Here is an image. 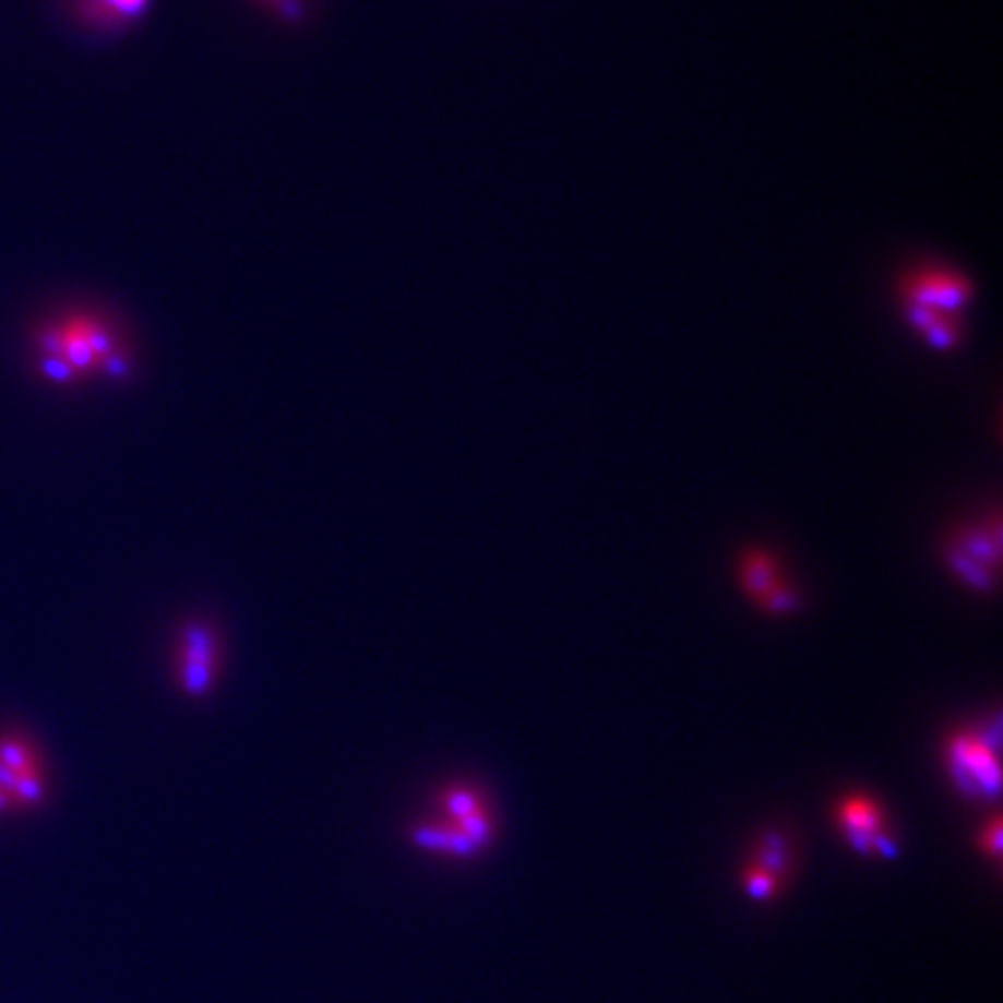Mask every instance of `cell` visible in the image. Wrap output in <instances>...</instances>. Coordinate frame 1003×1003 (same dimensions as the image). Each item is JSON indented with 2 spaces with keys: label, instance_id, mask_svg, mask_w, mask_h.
I'll list each match as a JSON object with an SVG mask.
<instances>
[{
  "label": "cell",
  "instance_id": "obj_13",
  "mask_svg": "<svg viewBox=\"0 0 1003 1003\" xmlns=\"http://www.w3.org/2000/svg\"><path fill=\"white\" fill-rule=\"evenodd\" d=\"M14 783H16V774L10 767H5L3 762H0V790H5L8 795H12Z\"/></svg>",
  "mask_w": 1003,
  "mask_h": 1003
},
{
  "label": "cell",
  "instance_id": "obj_1",
  "mask_svg": "<svg viewBox=\"0 0 1003 1003\" xmlns=\"http://www.w3.org/2000/svg\"><path fill=\"white\" fill-rule=\"evenodd\" d=\"M892 296L908 333L929 351L953 354L964 344L976 300V284L964 267L941 259L910 261L895 275Z\"/></svg>",
  "mask_w": 1003,
  "mask_h": 1003
},
{
  "label": "cell",
  "instance_id": "obj_14",
  "mask_svg": "<svg viewBox=\"0 0 1003 1003\" xmlns=\"http://www.w3.org/2000/svg\"><path fill=\"white\" fill-rule=\"evenodd\" d=\"M16 811H20V809H16V804H14L12 795H8L5 790H0V815L16 813Z\"/></svg>",
  "mask_w": 1003,
  "mask_h": 1003
},
{
  "label": "cell",
  "instance_id": "obj_10",
  "mask_svg": "<svg viewBox=\"0 0 1003 1003\" xmlns=\"http://www.w3.org/2000/svg\"><path fill=\"white\" fill-rule=\"evenodd\" d=\"M440 807H442V815L446 823L455 825V823H461V820L469 817L471 813L486 809V801L481 799L477 790L469 786H451L442 792Z\"/></svg>",
  "mask_w": 1003,
  "mask_h": 1003
},
{
  "label": "cell",
  "instance_id": "obj_9",
  "mask_svg": "<svg viewBox=\"0 0 1003 1003\" xmlns=\"http://www.w3.org/2000/svg\"><path fill=\"white\" fill-rule=\"evenodd\" d=\"M0 762L10 767L16 776L33 772V769H43V755L38 751V745L28 741L24 735H0Z\"/></svg>",
  "mask_w": 1003,
  "mask_h": 1003
},
{
  "label": "cell",
  "instance_id": "obj_5",
  "mask_svg": "<svg viewBox=\"0 0 1003 1003\" xmlns=\"http://www.w3.org/2000/svg\"><path fill=\"white\" fill-rule=\"evenodd\" d=\"M1001 553V533L994 523L992 530H971L966 539L953 551L955 570L978 588H988L990 578L999 568Z\"/></svg>",
  "mask_w": 1003,
  "mask_h": 1003
},
{
  "label": "cell",
  "instance_id": "obj_12",
  "mask_svg": "<svg viewBox=\"0 0 1003 1003\" xmlns=\"http://www.w3.org/2000/svg\"><path fill=\"white\" fill-rule=\"evenodd\" d=\"M256 3H259L261 8H265L267 12L277 14L279 20L296 22V20H300V16H302L307 0H256Z\"/></svg>",
  "mask_w": 1003,
  "mask_h": 1003
},
{
  "label": "cell",
  "instance_id": "obj_4",
  "mask_svg": "<svg viewBox=\"0 0 1003 1003\" xmlns=\"http://www.w3.org/2000/svg\"><path fill=\"white\" fill-rule=\"evenodd\" d=\"M996 741L980 732H959L947 743V764L957 786L971 797H994L999 792Z\"/></svg>",
  "mask_w": 1003,
  "mask_h": 1003
},
{
  "label": "cell",
  "instance_id": "obj_7",
  "mask_svg": "<svg viewBox=\"0 0 1003 1003\" xmlns=\"http://www.w3.org/2000/svg\"><path fill=\"white\" fill-rule=\"evenodd\" d=\"M838 823L846 836L860 850L883 848L887 836L883 832V811L873 799L855 795L838 804Z\"/></svg>",
  "mask_w": 1003,
  "mask_h": 1003
},
{
  "label": "cell",
  "instance_id": "obj_2",
  "mask_svg": "<svg viewBox=\"0 0 1003 1003\" xmlns=\"http://www.w3.org/2000/svg\"><path fill=\"white\" fill-rule=\"evenodd\" d=\"M38 370L53 384H80L88 377H129L131 349L119 325L96 309H65L35 335Z\"/></svg>",
  "mask_w": 1003,
  "mask_h": 1003
},
{
  "label": "cell",
  "instance_id": "obj_3",
  "mask_svg": "<svg viewBox=\"0 0 1003 1003\" xmlns=\"http://www.w3.org/2000/svg\"><path fill=\"white\" fill-rule=\"evenodd\" d=\"M224 665V636L207 618H191L177 630L172 673L189 697H205Z\"/></svg>",
  "mask_w": 1003,
  "mask_h": 1003
},
{
  "label": "cell",
  "instance_id": "obj_6",
  "mask_svg": "<svg viewBox=\"0 0 1003 1003\" xmlns=\"http://www.w3.org/2000/svg\"><path fill=\"white\" fill-rule=\"evenodd\" d=\"M743 586L748 595L760 599V605L769 611H790L797 605V597L780 581L778 564L767 553H748L743 558Z\"/></svg>",
  "mask_w": 1003,
  "mask_h": 1003
},
{
  "label": "cell",
  "instance_id": "obj_11",
  "mask_svg": "<svg viewBox=\"0 0 1003 1003\" xmlns=\"http://www.w3.org/2000/svg\"><path fill=\"white\" fill-rule=\"evenodd\" d=\"M12 799H14V804L20 811L38 809L43 801L47 799V774H45V767L16 776Z\"/></svg>",
  "mask_w": 1003,
  "mask_h": 1003
},
{
  "label": "cell",
  "instance_id": "obj_8",
  "mask_svg": "<svg viewBox=\"0 0 1003 1003\" xmlns=\"http://www.w3.org/2000/svg\"><path fill=\"white\" fill-rule=\"evenodd\" d=\"M150 0H84V14L94 24L119 26L147 10Z\"/></svg>",
  "mask_w": 1003,
  "mask_h": 1003
}]
</instances>
